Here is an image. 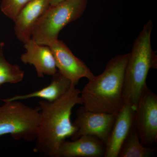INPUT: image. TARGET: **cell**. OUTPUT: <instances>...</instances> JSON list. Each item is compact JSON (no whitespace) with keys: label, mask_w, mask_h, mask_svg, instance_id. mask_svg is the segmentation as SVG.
Masks as SVG:
<instances>
[{"label":"cell","mask_w":157,"mask_h":157,"mask_svg":"<svg viewBox=\"0 0 157 157\" xmlns=\"http://www.w3.org/2000/svg\"><path fill=\"white\" fill-rule=\"evenodd\" d=\"M72 84L67 92L53 102L39 101L40 116L34 151L44 156L58 157L61 144L72 137L76 128L71 120L72 110L82 104L80 90Z\"/></svg>","instance_id":"1"},{"label":"cell","mask_w":157,"mask_h":157,"mask_svg":"<svg viewBox=\"0 0 157 157\" xmlns=\"http://www.w3.org/2000/svg\"><path fill=\"white\" fill-rule=\"evenodd\" d=\"M129 53L114 57L104 72L89 79L80 91L82 105L94 112L117 113L122 107L125 73Z\"/></svg>","instance_id":"2"},{"label":"cell","mask_w":157,"mask_h":157,"mask_svg":"<svg viewBox=\"0 0 157 157\" xmlns=\"http://www.w3.org/2000/svg\"><path fill=\"white\" fill-rule=\"evenodd\" d=\"M153 28V24L149 20L144 25L129 53L125 73L124 102L131 104L135 108L146 84L149 70L157 68V56L151 44Z\"/></svg>","instance_id":"3"},{"label":"cell","mask_w":157,"mask_h":157,"mask_svg":"<svg viewBox=\"0 0 157 157\" xmlns=\"http://www.w3.org/2000/svg\"><path fill=\"white\" fill-rule=\"evenodd\" d=\"M88 0H66L51 5L36 23L31 39L48 46L58 39L60 31L84 13Z\"/></svg>","instance_id":"4"},{"label":"cell","mask_w":157,"mask_h":157,"mask_svg":"<svg viewBox=\"0 0 157 157\" xmlns=\"http://www.w3.org/2000/svg\"><path fill=\"white\" fill-rule=\"evenodd\" d=\"M0 107V136L10 135L16 140L35 141L40 108L29 107L18 101H5Z\"/></svg>","instance_id":"5"},{"label":"cell","mask_w":157,"mask_h":157,"mask_svg":"<svg viewBox=\"0 0 157 157\" xmlns=\"http://www.w3.org/2000/svg\"><path fill=\"white\" fill-rule=\"evenodd\" d=\"M134 126L141 143L150 147L157 141V95L147 84L135 108Z\"/></svg>","instance_id":"6"},{"label":"cell","mask_w":157,"mask_h":157,"mask_svg":"<svg viewBox=\"0 0 157 157\" xmlns=\"http://www.w3.org/2000/svg\"><path fill=\"white\" fill-rule=\"evenodd\" d=\"M117 113L94 112L86 110L83 106L76 111V117L73 123L76 132L71 138L78 139L82 135L95 136L106 143Z\"/></svg>","instance_id":"7"},{"label":"cell","mask_w":157,"mask_h":157,"mask_svg":"<svg viewBox=\"0 0 157 157\" xmlns=\"http://www.w3.org/2000/svg\"><path fill=\"white\" fill-rule=\"evenodd\" d=\"M54 57L58 71L76 86L82 78L91 79L95 76L81 59L76 57L66 44L57 40L48 45Z\"/></svg>","instance_id":"8"},{"label":"cell","mask_w":157,"mask_h":157,"mask_svg":"<svg viewBox=\"0 0 157 157\" xmlns=\"http://www.w3.org/2000/svg\"><path fill=\"white\" fill-rule=\"evenodd\" d=\"M135 112L134 106L125 103L117 113L105 143L104 157H118L123 144L134 125Z\"/></svg>","instance_id":"9"},{"label":"cell","mask_w":157,"mask_h":157,"mask_svg":"<svg viewBox=\"0 0 157 157\" xmlns=\"http://www.w3.org/2000/svg\"><path fill=\"white\" fill-rule=\"evenodd\" d=\"M24 47L26 51L21 56V60L25 64L33 66L39 78L45 75L52 76L57 72L54 57L49 46L31 39L24 44Z\"/></svg>","instance_id":"10"},{"label":"cell","mask_w":157,"mask_h":157,"mask_svg":"<svg viewBox=\"0 0 157 157\" xmlns=\"http://www.w3.org/2000/svg\"><path fill=\"white\" fill-rule=\"evenodd\" d=\"M50 6L51 0H32L21 10L13 21L19 41L24 44L30 40L34 26Z\"/></svg>","instance_id":"11"},{"label":"cell","mask_w":157,"mask_h":157,"mask_svg":"<svg viewBox=\"0 0 157 157\" xmlns=\"http://www.w3.org/2000/svg\"><path fill=\"white\" fill-rule=\"evenodd\" d=\"M105 153L104 142L95 136L82 135L75 140H64L58 157H104Z\"/></svg>","instance_id":"12"},{"label":"cell","mask_w":157,"mask_h":157,"mask_svg":"<svg viewBox=\"0 0 157 157\" xmlns=\"http://www.w3.org/2000/svg\"><path fill=\"white\" fill-rule=\"evenodd\" d=\"M72 84H73L70 79L58 71L56 73L52 76L50 83L47 86L29 94L15 95L8 99L0 100L5 102L39 98L44 101L53 102L58 100L67 92Z\"/></svg>","instance_id":"13"},{"label":"cell","mask_w":157,"mask_h":157,"mask_svg":"<svg viewBox=\"0 0 157 157\" xmlns=\"http://www.w3.org/2000/svg\"><path fill=\"white\" fill-rule=\"evenodd\" d=\"M154 152L155 150L151 147L142 144L133 125L123 144L118 157H149L153 155Z\"/></svg>","instance_id":"14"},{"label":"cell","mask_w":157,"mask_h":157,"mask_svg":"<svg viewBox=\"0 0 157 157\" xmlns=\"http://www.w3.org/2000/svg\"><path fill=\"white\" fill-rule=\"evenodd\" d=\"M4 42L0 43V86L5 83L16 84L23 79L25 73L19 66L9 63L4 56Z\"/></svg>","instance_id":"15"},{"label":"cell","mask_w":157,"mask_h":157,"mask_svg":"<svg viewBox=\"0 0 157 157\" xmlns=\"http://www.w3.org/2000/svg\"><path fill=\"white\" fill-rule=\"evenodd\" d=\"M32 0H2L0 9L7 17L14 21L17 14Z\"/></svg>","instance_id":"16"},{"label":"cell","mask_w":157,"mask_h":157,"mask_svg":"<svg viewBox=\"0 0 157 157\" xmlns=\"http://www.w3.org/2000/svg\"><path fill=\"white\" fill-rule=\"evenodd\" d=\"M66 1V0H51V5H56L63 1Z\"/></svg>","instance_id":"17"}]
</instances>
